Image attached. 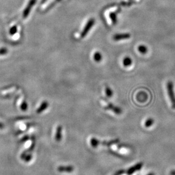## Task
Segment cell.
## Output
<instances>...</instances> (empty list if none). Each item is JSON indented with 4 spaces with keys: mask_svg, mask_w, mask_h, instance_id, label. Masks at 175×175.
<instances>
[{
    "mask_svg": "<svg viewBox=\"0 0 175 175\" xmlns=\"http://www.w3.org/2000/svg\"><path fill=\"white\" fill-rule=\"evenodd\" d=\"M167 91L169 97L172 104L173 108H175V94L174 90V85L172 81H168L167 83Z\"/></svg>",
    "mask_w": 175,
    "mask_h": 175,
    "instance_id": "cell-1",
    "label": "cell"
},
{
    "mask_svg": "<svg viewBox=\"0 0 175 175\" xmlns=\"http://www.w3.org/2000/svg\"><path fill=\"white\" fill-rule=\"evenodd\" d=\"M95 23V20L94 18H90L85 24L84 28H83L81 33V38H84L91 30L92 27L94 26Z\"/></svg>",
    "mask_w": 175,
    "mask_h": 175,
    "instance_id": "cell-2",
    "label": "cell"
},
{
    "mask_svg": "<svg viewBox=\"0 0 175 175\" xmlns=\"http://www.w3.org/2000/svg\"><path fill=\"white\" fill-rule=\"evenodd\" d=\"M131 35L129 33H120L116 34L113 35V39L115 41H119L121 40H125L130 38Z\"/></svg>",
    "mask_w": 175,
    "mask_h": 175,
    "instance_id": "cell-3",
    "label": "cell"
},
{
    "mask_svg": "<svg viewBox=\"0 0 175 175\" xmlns=\"http://www.w3.org/2000/svg\"><path fill=\"white\" fill-rule=\"evenodd\" d=\"M106 109H109L110 110H112V112H113L114 113H115L116 114H117L118 115L121 114L122 113V109L120 108L117 107L116 106H114L112 103L106 102Z\"/></svg>",
    "mask_w": 175,
    "mask_h": 175,
    "instance_id": "cell-4",
    "label": "cell"
},
{
    "mask_svg": "<svg viewBox=\"0 0 175 175\" xmlns=\"http://www.w3.org/2000/svg\"><path fill=\"white\" fill-rule=\"evenodd\" d=\"M36 1V0H30V1L28 4L27 5V7L25 8V9H24V10L23 11V17L24 18H26L29 15V13L31 11V8L35 4Z\"/></svg>",
    "mask_w": 175,
    "mask_h": 175,
    "instance_id": "cell-5",
    "label": "cell"
},
{
    "mask_svg": "<svg viewBox=\"0 0 175 175\" xmlns=\"http://www.w3.org/2000/svg\"><path fill=\"white\" fill-rule=\"evenodd\" d=\"M73 170H74V168L72 166H61L58 167L57 168V171L60 172L71 173L73 172Z\"/></svg>",
    "mask_w": 175,
    "mask_h": 175,
    "instance_id": "cell-6",
    "label": "cell"
},
{
    "mask_svg": "<svg viewBox=\"0 0 175 175\" xmlns=\"http://www.w3.org/2000/svg\"><path fill=\"white\" fill-rule=\"evenodd\" d=\"M62 126L59 125L57 127L56 131V134H55V140L57 142H59L61 141L62 139Z\"/></svg>",
    "mask_w": 175,
    "mask_h": 175,
    "instance_id": "cell-7",
    "label": "cell"
},
{
    "mask_svg": "<svg viewBox=\"0 0 175 175\" xmlns=\"http://www.w3.org/2000/svg\"><path fill=\"white\" fill-rule=\"evenodd\" d=\"M143 164L142 163H138L137 164H136L135 166L131 167L130 168H129L127 172V175H131L133 174H134V172H135L137 171H139L142 167Z\"/></svg>",
    "mask_w": 175,
    "mask_h": 175,
    "instance_id": "cell-8",
    "label": "cell"
},
{
    "mask_svg": "<svg viewBox=\"0 0 175 175\" xmlns=\"http://www.w3.org/2000/svg\"><path fill=\"white\" fill-rule=\"evenodd\" d=\"M48 106H49V104H48V102L47 101H43L41 104V105L39 106V108L37 109L36 113H38V114L42 113L43 112H44L46 109H47L48 108Z\"/></svg>",
    "mask_w": 175,
    "mask_h": 175,
    "instance_id": "cell-9",
    "label": "cell"
},
{
    "mask_svg": "<svg viewBox=\"0 0 175 175\" xmlns=\"http://www.w3.org/2000/svg\"><path fill=\"white\" fill-rule=\"evenodd\" d=\"M21 159H23L26 162H30L32 159V155L30 154H28V151H24L23 152L20 157Z\"/></svg>",
    "mask_w": 175,
    "mask_h": 175,
    "instance_id": "cell-10",
    "label": "cell"
},
{
    "mask_svg": "<svg viewBox=\"0 0 175 175\" xmlns=\"http://www.w3.org/2000/svg\"><path fill=\"white\" fill-rule=\"evenodd\" d=\"M122 63H123V65L124 67H127L131 65V64L133 63V60H132L131 57H130L129 56H126L125 58H123V61H122Z\"/></svg>",
    "mask_w": 175,
    "mask_h": 175,
    "instance_id": "cell-11",
    "label": "cell"
},
{
    "mask_svg": "<svg viewBox=\"0 0 175 175\" xmlns=\"http://www.w3.org/2000/svg\"><path fill=\"white\" fill-rule=\"evenodd\" d=\"M120 142V139H114V140H112L110 141H104L101 142H100V144H102V145L104 146H110L113 145H115L118 143Z\"/></svg>",
    "mask_w": 175,
    "mask_h": 175,
    "instance_id": "cell-12",
    "label": "cell"
},
{
    "mask_svg": "<svg viewBox=\"0 0 175 175\" xmlns=\"http://www.w3.org/2000/svg\"><path fill=\"white\" fill-rule=\"evenodd\" d=\"M93 59H94V60L97 62V63H99L100 62L102 59V54L98 52V51H97V52H95L94 55H93Z\"/></svg>",
    "mask_w": 175,
    "mask_h": 175,
    "instance_id": "cell-13",
    "label": "cell"
},
{
    "mask_svg": "<svg viewBox=\"0 0 175 175\" xmlns=\"http://www.w3.org/2000/svg\"><path fill=\"white\" fill-rule=\"evenodd\" d=\"M90 143L92 147L96 148L100 145V141H99L96 138H92L90 140Z\"/></svg>",
    "mask_w": 175,
    "mask_h": 175,
    "instance_id": "cell-14",
    "label": "cell"
},
{
    "mask_svg": "<svg viewBox=\"0 0 175 175\" xmlns=\"http://www.w3.org/2000/svg\"><path fill=\"white\" fill-rule=\"evenodd\" d=\"M139 52L142 54H145L148 51V48L145 45H139L138 47Z\"/></svg>",
    "mask_w": 175,
    "mask_h": 175,
    "instance_id": "cell-15",
    "label": "cell"
},
{
    "mask_svg": "<svg viewBox=\"0 0 175 175\" xmlns=\"http://www.w3.org/2000/svg\"><path fill=\"white\" fill-rule=\"evenodd\" d=\"M110 18L111 19V20L113 24H116L117 22V18L116 13H112L110 14Z\"/></svg>",
    "mask_w": 175,
    "mask_h": 175,
    "instance_id": "cell-16",
    "label": "cell"
},
{
    "mask_svg": "<svg viewBox=\"0 0 175 175\" xmlns=\"http://www.w3.org/2000/svg\"><path fill=\"white\" fill-rule=\"evenodd\" d=\"M105 93L106 94V96L109 97V98H110L113 96V90H112V89L109 87H106L105 88Z\"/></svg>",
    "mask_w": 175,
    "mask_h": 175,
    "instance_id": "cell-17",
    "label": "cell"
},
{
    "mask_svg": "<svg viewBox=\"0 0 175 175\" xmlns=\"http://www.w3.org/2000/svg\"><path fill=\"white\" fill-rule=\"evenodd\" d=\"M154 123V120L152 118H149L146 121L145 125L147 127H149L151 126H152Z\"/></svg>",
    "mask_w": 175,
    "mask_h": 175,
    "instance_id": "cell-18",
    "label": "cell"
},
{
    "mask_svg": "<svg viewBox=\"0 0 175 175\" xmlns=\"http://www.w3.org/2000/svg\"><path fill=\"white\" fill-rule=\"evenodd\" d=\"M27 108V104H26V102H23V103L22 104V105L21 109H22V110L25 111V110H26Z\"/></svg>",
    "mask_w": 175,
    "mask_h": 175,
    "instance_id": "cell-19",
    "label": "cell"
},
{
    "mask_svg": "<svg viewBox=\"0 0 175 175\" xmlns=\"http://www.w3.org/2000/svg\"><path fill=\"white\" fill-rule=\"evenodd\" d=\"M29 139V137L28 136H25V137H24L21 140H20V142H25V141H26L27 140H28Z\"/></svg>",
    "mask_w": 175,
    "mask_h": 175,
    "instance_id": "cell-20",
    "label": "cell"
},
{
    "mask_svg": "<svg viewBox=\"0 0 175 175\" xmlns=\"http://www.w3.org/2000/svg\"><path fill=\"white\" fill-rule=\"evenodd\" d=\"M123 172H124V171H123V170H121V171H119L115 175H122L123 174Z\"/></svg>",
    "mask_w": 175,
    "mask_h": 175,
    "instance_id": "cell-21",
    "label": "cell"
},
{
    "mask_svg": "<svg viewBox=\"0 0 175 175\" xmlns=\"http://www.w3.org/2000/svg\"><path fill=\"white\" fill-rule=\"evenodd\" d=\"M14 30H17V28H16V27H15H15H13V28L11 29L10 32H11V34H14Z\"/></svg>",
    "mask_w": 175,
    "mask_h": 175,
    "instance_id": "cell-22",
    "label": "cell"
},
{
    "mask_svg": "<svg viewBox=\"0 0 175 175\" xmlns=\"http://www.w3.org/2000/svg\"><path fill=\"white\" fill-rule=\"evenodd\" d=\"M149 175H154L153 174H149Z\"/></svg>",
    "mask_w": 175,
    "mask_h": 175,
    "instance_id": "cell-23",
    "label": "cell"
}]
</instances>
